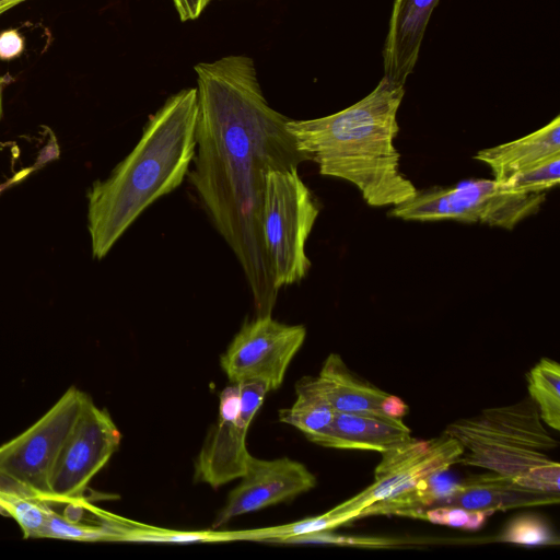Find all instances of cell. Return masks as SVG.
<instances>
[{"instance_id": "obj_22", "label": "cell", "mask_w": 560, "mask_h": 560, "mask_svg": "<svg viewBox=\"0 0 560 560\" xmlns=\"http://www.w3.org/2000/svg\"><path fill=\"white\" fill-rule=\"evenodd\" d=\"M47 505V517L42 537L80 541L119 540L120 533L117 530L105 526L86 525L81 522L68 521L61 514L54 511L48 502Z\"/></svg>"}, {"instance_id": "obj_7", "label": "cell", "mask_w": 560, "mask_h": 560, "mask_svg": "<svg viewBox=\"0 0 560 560\" xmlns=\"http://www.w3.org/2000/svg\"><path fill=\"white\" fill-rule=\"evenodd\" d=\"M544 201V192L513 191L494 179H476L418 190L389 214L406 221L455 220L512 230L535 214Z\"/></svg>"}, {"instance_id": "obj_25", "label": "cell", "mask_w": 560, "mask_h": 560, "mask_svg": "<svg viewBox=\"0 0 560 560\" xmlns=\"http://www.w3.org/2000/svg\"><path fill=\"white\" fill-rule=\"evenodd\" d=\"M491 513L478 510H467L453 505H439L420 513L429 522L438 525H446L465 529H478Z\"/></svg>"}, {"instance_id": "obj_9", "label": "cell", "mask_w": 560, "mask_h": 560, "mask_svg": "<svg viewBox=\"0 0 560 560\" xmlns=\"http://www.w3.org/2000/svg\"><path fill=\"white\" fill-rule=\"evenodd\" d=\"M464 453L460 443L442 432L429 440H416L399 444L382 454L374 470L373 482L360 493L338 504L335 512H361L370 505L396 498L442 475Z\"/></svg>"}, {"instance_id": "obj_17", "label": "cell", "mask_w": 560, "mask_h": 560, "mask_svg": "<svg viewBox=\"0 0 560 560\" xmlns=\"http://www.w3.org/2000/svg\"><path fill=\"white\" fill-rule=\"evenodd\" d=\"M336 412L381 415L382 401L389 394L354 374L337 353H330L316 377Z\"/></svg>"}, {"instance_id": "obj_8", "label": "cell", "mask_w": 560, "mask_h": 560, "mask_svg": "<svg viewBox=\"0 0 560 560\" xmlns=\"http://www.w3.org/2000/svg\"><path fill=\"white\" fill-rule=\"evenodd\" d=\"M270 392L259 380L231 383L219 396V417L195 462V479L212 488L240 479L250 454L246 434Z\"/></svg>"}, {"instance_id": "obj_26", "label": "cell", "mask_w": 560, "mask_h": 560, "mask_svg": "<svg viewBox=\"0 0 560 560\" xmlns=\"http://www.w3.org/2000/svg\"><path fill=\"white\" fill-rule=\"evenodd\" d=\"M292 544H335V545H348L358 547L369 548H387L400 544L395 539L382 538V537H364V536H340L330 534L328 530L306 534L293 537Z\"/></svg>"}, {"instance_id": "obj_30", "label": "cell", "mask_w": 560, "mask_h": 560, "mask_svg": "<svg viewBox=\"0 0 560 560\" xmlns=\"http://www.w3.org/2000/svg\"><path fill=\"white\" fill-rule=\"evenodd\" d=\"M27 0H0V14L9 11L10 9L25 2Z\"/></svg>"}, {"instance_id": "obj_13", "label": "cell", "mask_w": 560, "mask_h": 560, "mask_svg": "<svg viewBox=\"0 0 560 560\" xmlns=\"http://www.w3.org/2000/svg\"><path fill=\"white\" fill-rule=\"evenodd\" d=\"M559 500L560 493L527 488L488 470L455 482L451 493L433 506L453 505L493 514L495 511L558 504Z\"/></svg>"}, {"instance_id": "obj_31", "label": "cell", "mask_w": 560, "mask_h": 560, "mask_svg": "<svg viewBox=\"0 0 560 560\" xmlns=\"http://www.w3.org/2000/svg\"><path fill=\"white\" fill-rule=\"evenodd\" d=\"M32 170H34V167H30L27 170H24V171L20 172L19 174H16L13 178H10V180H8L5 184L0 185V191L2 189H4V188L11 186L12 184L16 183L19 179H22L30 172H32Z\"/></svg>"}, {"instance_id": "obj_3", "label": "cell", "mask_w": 560, "mask_h": 560, "mask_svg": "<svg viewBox=\"0 0 560 560\" xmlns=\"http://www.w3.org/2000/svg\"><path fill=\"white\" fill-rule=\"evenodd\" d=\"M404 85L383 77L374 90L335 114L294 120L287 130L319 173L353 184L372 207L398 206L418 189L400 171L395 147Z\"/></svg>"}, {"instance_id": "obj_23", "label": "cell", "mask_w": 560, "mask_h": 560, "mask_svg": "<svg viewBox=\"0 0 560 560\" xmlns=\"http://www.w3.org/2000/svg\"><path fill=\"white\" fill-rule=\"evenodd\" d=\"M560 180V156L546 160L501 184L520 192H544Z\"/></svg>"}, {"instance_id": "obj_10", "label": "cell", "mask_w": 560, "mask_h": 560, "mask_svg": "<svg viewBox=\"0 0 560 560\" xmlns=\"http://www.w3.org/2000/svg\"><path fill=\"white\" fill-rule=\"evenodd\" d=\"M120 439L110 415L90 397L54 464L48 502L84 500L89 482L117 451Z\"/></svg>"}, {"instance_id": "obj_4", "label": "cell", "mask_w": 560, "mask_h": 560, "mask_svg": "<svg viewBox=\"0 0 560 560\" xmlns=\"http://www.w3.org/2000/svg\"><path fill=\"white\" fill-rule=\"evenodd\" d=\"M443 432L463 446L459 464L498 472L527 488L559 493L560 464L549 456L558 441L545 428L529 397L454 420Z\"/></svg>"}, {"instance_id": "obj_11", "label": "cell", "mask_w": 560, "mask_h": 560, "mask_svg": "<svg viewBox=\"0 0 560 560\" xmlns=\"http://www.w3.org/2000/svg\"><path fill=\"white\" fill-rule=\"evenodd\" d=\"M305 337L303 325L283 324L271 315L256 316L234 336L221 357V368L231 383L259 380L275 390Z\"/></svg>"}, {"instance_id": "obj_5", "label": "cell", "mask_w": 560, "mask_h": 560, "mask_svg": "<svg viewBox=\"0 0 560 560\" xmlns=\"http://www.w3.org/2000/svg\"><path fill=\"white\" fill-rule=\"evenodd\" d=\"M318 214V205L298 168L267 173L260 228L278 291L306 277L311 260L305 244Z\"/></svg>"}, {"instance_id": "obj_6", "label": "cell", "mask_w": 560, "mask_h": 560, "mask_svg": "<svg viewBox=\"0 0 560 560\" xmlns=\"http://www.w3.org/2000/svg\"><path fill=\"white\" fill-rule=\"evenodd\" d=\"M89 398L68 388L33 425L0 445V493L48 501L54 464Z\"/></svg>"}, {"instance_id": "obj_29", "label": "cell", "mask_w": 560, "mask_h": 560, "mask_svg": "<svg viewBox=\"0 0 560 560\" xmlns=\"http://www.w3.org/2000/svg\"><path fill=\"white\" fill-rule=\"evenodd\" d=\"M382 411L392 417L402 418L409 408L399 397L388 394L382 401Z\"/></svg>"}, {"instance_id": "obj_28", "label": "cell", "mask_w": 560, "mask_h": 560, "mask_svg": "<svg viewBox=\"0 0 560 560\" xmlns=\"http://www.w3.org/2000/svg\"><path fill=\"white\" fill-rule=\"evenodd\" d=\"M182 22L196 20L211 0H172Z\"/></svg>"}, {"instance_id": "obj_12", "label": "cell", "mask_w": 560, "mask_h": 560, "mask_svg": "<svg viewBox=\"0 0 560 560\" xmlns=\"http://www.w3.org/2000/svg\"><path fill=\"white\" fill-rule=\"evenodd\" d=\"M238 485L229 493L214 526L270 505L285 502L312 490L316 477L307 467L289 457L260 459L249 456Z\"/></svg>"}, {"instance_id": "obj_15", "label": "cell", "mask_w": 560, "mask_h": 560, "mask_svg": "<svg viewBox=\"0 0 560 560\" xmlns=\"http://www.w3.org/2000/svg\"><path fill=\"white\" fill-rule=\"evenodd\" d=\"M440 0H395L383 49L384 77L405 85L418 61L433 9Z\"/></svg>"}, {"instance_id": "obj_18", "label": "cell", "mask_w": 560, "mask_h": 560, "mask_svg": "<svg viewBox=\"0 0 560 560\" xmlns=\"http://www.w3.org/2000/svg\"><path fill=\"white\" fill-rule=\"evenodd\" d=\"M296 399L279 411L281 422L290 424L307 438L323 431L336 411L317 384L316 377L304 376L295 385Z\"/></svg>"}, {"instance_id": "obj_32", "label": "cell", "mask_w": 560, "mask_h": 560, "mask_svg": "<svg viewBox=\"0 0 560 560\" xmlns=\"http://www.w3.org/2000/svg\"><path fill=\"white\" fill-rule=\"evenodd\" d=\"M7 84V80L3 77H0V119L3 115V92Z\"/></svg>"}, {"instance_id": "obj_21", "label": "cell", "mask_w": 560, "mask_h": 560, "mask_svg": "<svg viewBox=\"0 0 560 560\" xmlns=\"http://www.w3.org/2000/svg\"><path fill=\"white\" fill-rule=\"evenodd\" d=\"M498 540L517 545L552 546L559 545V537L549 524L539 515L523 514L512 518Z\"/></svg>"}, {"instance_id": "obj_2", "label": "cell", "mask_w": 560, "mask_h": 560, "mask_svg": "<svg viewBox=\"0 0 560 560\" xmlns=\"http://www.w3.org/2000/svg\"><path fill=\"white\" fill-rule=\"evenodd\" d=\"M197 118V89L173 94L126 158L92 184L86 218L93 258H104L149 206L180 186L196 153Z\"/></svg>"}, {"instance_id": "obj_19", "label": "cell", "mask_w": 560, "mask_h": 560, "mask_svg": "<svg viewBox=\"0 0 560 560\" xmlns=\"http://www.w3.org/2000/svg\"><path fill=\"white\" fill-rule=\"evenodd\" d=\"M527 390L540 419L549 428L560 430V365L541 358L527 373Z\"/></svg>"}, {"instance_id": "obj_20", "label": "cell", "mask_w": 560, "mask_h": 560, "mask_svg": "<svg viewBox=\"0 0 560 560\" xmlns=\"http://www.w3.org/2000/svg\"><path fill=\"white\" fill-rule=\"evenodd\" d=\"M47 508V501L0 493V514L14 518L25 538L42 537Z\"/></svg>"}, {"instance_id": "obj_24", "label": "cell", "mask_w": 560, "mask_h": 560, "mask_svg": "<svg viewBox=\"0 0 560 560\" xmlns=\"http://www.w3.org/2000/svg\"><path fill=\"white\" fill-rule=\"evenodd\" d=\"M120 540L138 542H171V544H191V542H212L231 540L230 533H210V532H170L158 529H135L122 532Z\"/></svg>"}, {"instance_id": "obj_14", "label": "cell", "mask_w": 560, "mask_h": 560, "mask_svg": "<svg viewBox=\"0 0 560 560\" xmlns=\"http://www.w3.org/2000/svg\"><path fill=\"white\" fill-rule=\"evenodd\" d=\"M410 428L401 418L386 413L336 412L332 421L308 441L329 448L383 453L411 441Z\"/></svg>"}, {"instance_id": "obj_1", "label": "cell", "mask_w": 560, "mask_h": 560, "mask_svg": "<svg viewBox=\"0 0 560 560\" xmlns=\"http://www.w3.org/2000/svg\"><path fill=\"white\" fill-rule=\"evenodd\" d=\"M198 118L187 177L237 258L257 316L271 315L278 290L261 237L266 175L310 158L266 101L252 58L229 55L195 66Z\"/></svg>"}, {"instance_id": "obj_16", "label": "cell", "mask_w": 560, "mask_h": 560, "mask_svg": "<svg viewBox=\"0 0 560 560\" xmlns=\"http://www.w3.org/2000/svg\"><path fill=\"white\" fill-rule=\"evenodd\" d=\"M560 156V116L520 139L480 150L475 159L487 164L503 184L546 160Z\"/></svg>"}, {"instance_id": "obj_27", "label": "cell", "mask_w": 560, "mask_h": 560, "mask_svg": "<svg viewBox=\"0 0 560 560\" xmlns=\"http://www.w3.org/2000/svg\"><path fill=\"white\" fill-rule=\"evenodd\" d=\"M24 49V40L15 30L0 34V59L10 60L18 57Z\"/></svg>"}]
</instances>
